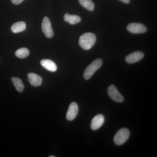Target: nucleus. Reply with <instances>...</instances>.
<instances>
[{
  "mask_svg": "<svg viewBox=\"0 0 157 157\" xmlns=\"http://www.w3.org/2000/svg\"><path fill=\"white\" fill-rule=\"evenodd\" d=\"M78 106L75 102H72L70 104L67 112L66 118L69 121H73L75 119L78 114Z\"/></svg>",
  "mask_w": 157,
  "mask_h": 157,
  "instance_id": "obj_7",
  "label": "nucleus"
},
{
  "mask_svg": "<svg viewBox=\"0 0 157 157\" xmlns=\"http://www.w3.org/2000/svg\"><path fill=\"white\" fill-rule=\"evenodd\" d=\"M130 133L129 130L126 128H122L119 130L114 136L113 140L117 145L124 144L129 139Z\"/></svg>",
  "mask_w": 157,
  "mask_h": 157,
  "instance_id": "obj_3",
  "label": "nucleus"
},
{
  "mask_svg": "<svg viewBox=\"0 0 157 157\" xmlns=\"http://www.w3.org/2000/svg\"><path fill=\"white\" fill-rule=\"evenodd\" d=\"M56 156H55L54 155H50L49 156V157H55Z\"/></svg>",
  "mask_w": 157,
  "mask_h": 157,
  "instance_id": "obj_19",
  "label": "nucleus"
},
{
  "mask_svg": "<svg viewBox=\"0 0 157 157\" xmlns=\"http://www.w3.org/2000/svg\"><path fill=\"white\" fill-rule=\"evenodd\" d=\"M64 19L66 22H68L70 24L75 25L78 24L81 21V17L76 15H70L69 14H66L64 16Z\"/></svg>",
  "mask_w": 157,
  "mask_h": 157,
  "instance_id": "obj_12",
  "label": "nucleus"
},
{
  "mask_svg": "<svg viewBox=\"0 0 157 157\" xmlns=\"http://www.w3.org/2000/svg\"><path fill=\"white\" fill-rule=\"evenodd\" d=\"M15 56L21 59L26 58L29 55V51L28 48H22L17 49L15 53Z\"/></svg>",
  "mask_w": 157,
  "mask_h": 157,
  "instance_id": "obj_16",
  "label": "nucleus"
},
{
  "mask_svg": "<svg viewBox=\"0 0 157 157\" xmlns=\"http://www.w3.org/2000/svg\"><path fill=\"white\" fill-rule=\"evenodd\" d=\"M103 63V60L101 59H98L93 62L86 69L83 74L85 79L88 80L91 78L94 73L100 69Z\"/></svg>",
  "mask_w": 157,
  "mask_h": 157,
  "instance_id": "obj_2",
  "label": "nucleus"
},
{
  "mask_svg": "<svg viewBox=\"0 0 157 157\" xmlns=\"http://www.w3.org/2000/svg\"><path fill=\"white\" fill-rule=\"evenodd\" d=\"M11 79L17 91L22 93L24 90V85L22 81L19 78L15 77H11Z\"/></svg>",
  "mask_w": 157,
  "mask_h": 157,
  "instance_id": "obj_14",
  "label": "nucleus"
},
{
  "mask_svg": "<svg viewBox=\"0 0 157 157\" xmlns=\"http://www.w3.org/2000/svg\"><path fill=\"white\" fill-rule=\"evenodd\" d=\"M24 1V0H11L12 3L16 5H19V4L22 3Z\"/></svg>",
  "mask_w": 157,
  "mask_h": 157,
  "instance_id": "obj_17",
  "label": "nucleus"
},
{
  "mask_svg": "<svg viewBox=\"0 0 157 157\" xmlns=\"http://www.w3.org/2000/svg\"><path fill=\"white\" fill-rule=\"evenodd\" d=\"M108 95L113 101L121 103L123 102L124 98L114 85L109 86L107 90Z\"/></svg>",
  "mask_w": 157,
  "mask_h": 157,
  "instance_id": "obj_4",
  "label": "nucleus"
},
{
  "mask_svg": "<svg viewBox=\"0 0 157 157\" xmlns=\"http://www.w3.org/2000/svg\"><path fill=\"white\" fill-rule=\"evenodd\" d=\"M41 64L45 69L50 72H56L57 70L56 65L51 60L48 59H42L41 61Z\"/></svg>",
  "mask_w": 157,
  "mask_h": 157,
  "instance_id": "obj_11",
  "label": "nucleus"
},
{
  "mask_svg": "<svg viewBox=\"0 0 157 157\" xmlns=\"http://www.w3.org/2000/svg\"><path fill=\"white\" fill-rule=\"evenodd\" d=\"M26 24L24 21H19L15 23L11 27V31L14 33H21L25 30Z\"/></svg>",
  "mask_w": 157,
  "mask_h": 157,
  "instance_id": "obj_13",
  "label": "nucleus"
},
{
  "mask_svg": "<svg viewBox=\"0 0 157 157\" xmlns=\"http://www.w3.org/2000/svg\"><path fill=\"white\" fill-rule=\"evenodd\" d=\"M104 117L102 114H98L95 116L91 121L90 124L91 128L94 131L98 130L104 124Z\"/></svg>",
  "mask_w": 157,
  "mask_h": 157,
  "instance_id": "obj_9",
  "label": "nucleus"
},
{
  "mask_svg": "<svg viewBox=\"0 0 157 157\" xmlns=\"http://www.w3.org/2000/svg\"><path fill=\"white\" fill-rule=\"evenodd\" d=\"M144 57V54L141 51H136L132 52L126 57L127 63L132 64L142 59Z\"/></svg>",
  "mask_w": 157,
  "mask_h": 157,
  "instance_id": "obj_8",
  "label": "nucleus"
},
{
  "mask_svg": "<svg viewBox=\"0 0 157 157\" xmlns=\"http://www.w3.org/2000/svg\"><path fill=\"white\" fill-rule=\"evenodd\" d=\"M127 29L130 33L134 34H141L146 33L147 28L142 24L132 23L127 26Z\"/></svg>",
  "mask_w": 157,
  "mask_h": 157,
  "instance_id": "obj_6",
  "label": "nucleus"
},
{
  "mask_svg": "<svg viewBox=\"0 0 157 157\" xmlns=\"http://www.w3.org/2000/svg\"><path fill=\"white\" fill-rule=\"evenodd\" d=\"M96 42L95 35L92 33H86L80 36L79 44L85 50H89L92 48Z\"/></svg>",
  "mask_w": 157,
  "mask_h": 157,
  "instance_id": "obj_1",
  "label": "nucleus"
},
{
  "mask_svg": "<svg viewBox=\"0 0 157 157\" xmlns=\"http://www.w3.org/2000/svg\"><path fill=\"white\" fill-rule=\"evenodd\" d=\"M119 1H121V2H122L125 4H129L130 3V0H119Z\"/></svg>",
  "mask_w": 157,
  "mask_h": 157,
  "instance_id": "obj_18",
  "label": "nucleus"
},
{
  "mask_svg": "<svg viewBox=\"0 0 157 157\" xmlns=\"http://www.w3.org/2000/svg\"><path fill=\"white\" fill-rule=\"evenodd\" d=\"M78 2L81 6L90 11L94 9V4L91 0H78Z\"/></svg>",
  "mask_w": 157,
  "mask_h": 157,
  "instance_id": "obj_15",
  "label": "nucleus"
},
{
  "mask_svg": "<svg viewBox=\"0 0 157 157\" xmlns=\"http://www.w3.org/2000/svg\"><path fill=\"white\" fill-rule=\"evenodd\" d=\"M29 81L31 85L34 87H38L41 85L42 79L41 76L34 73H29L28 75Z\"/></svg>",
  "mask_w": 157,
  "mask_h": 157,
  "instance_id": "obj_10",
  "label": "nucleus"
},
{
  "mask_svg": "<svg viewBox=\"0 0 157 157\" xmlns=\"http://www.w3.org/2000/svg\"><path fill=\"white\" fill-rule=\"evenodd\" d=\"M42 31L45 36L48 38L53 37L54 33L51 24L48 17H45L43 18L42 25Z\"/></svg>",
  "mask_w": 157,
  "mask_h": 157,
  "instance_id": "obj_5",
  "label": "nucleus"
}]
</instances>
